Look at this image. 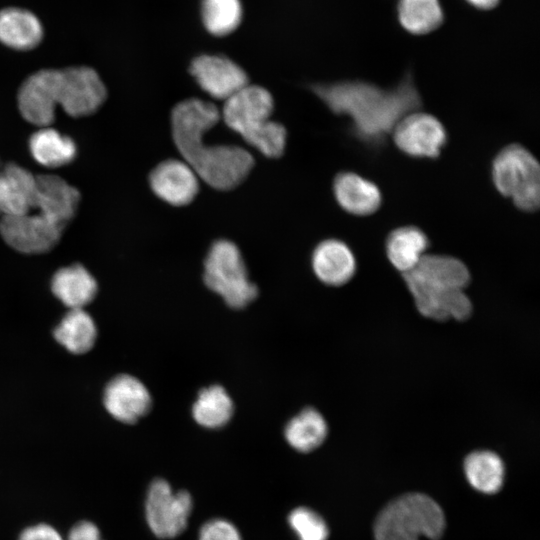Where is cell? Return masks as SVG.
<instances>
[{
  "instance_id": "obj_1",
  "label": "cell",
  "mask_w": 540,
  "mask_h": 540,
  "mask_svg": "<svg viewBox=\"0 0 540 540\" xmlns=\"http://www.w3.org/2000/svg\"><path fill=\"white\" fill-rule=\"evenodd\" d=\"M311 90L332 112L348 116L354 136L372 147H379L404 116L422 106L411 73L390 89L349 80L314 84Z\"/></svg>"
},
{
  "instance_id": "obj_2",
  "label": "cell",
  "mask_w": 540,
  "mask_h": 540,
  "mask_svg": "<svg viewBox=\"0 0 540 540\" xmlns=\"http://www.w3.org/2000/svg\"><path fill=\"white\" fill-rule=\"evenodd\" d=\"M220 117L218 108L211 102L197 98L184 100L172 110V136L183 160L199 179L212 188L230 190L247 177L254 159L240 146L205 142L204 135Z\"/></svg>"
},
{
  "instance_id": "obj_3",
  "label": "cell",
  "mask_w": 540,
  "mask_h": 540,
  "mask_svg": "<svg viewBox=\"0 0 540 540\" xmlns=\"http://www.w3.org/2000/svg\"><path fill=\"white\" fill-rule=\"evenodd\" d=\"M402 275L422 316L435 321H465L471 316L473 305L464 291L471 275L460 259L426 253Z\"/></svg>"
},
{
  "instance_id": "obj_4",
  "label": "cell",
  "mask_w": 540,
  "mask_h": 540,
  "mask_svg": "<svg viewBox=\"0 0 540 540\" xmlns=\"http://www.w3.org/2000/svg\"><path fill=\"white\" fill-rule=\"evenodd\" d=\"M273 109L270 92L248 84L225 100L220 115L250 146L266 157L278 158L285 149L286 129L270 119Z\"/></svg>"
},
{
  "instance_id": "obj_5",
  "label": "cell",
  "mask_w": 540,
  "mask_h": 540,
  "mask_svg": "<svg viewBox=\"0 0 540 540\" xmlns=\"http://www.w3.org/2000/svg\"><path fill=\"white\" fill-rule=\"evenodd\" d=\"M445 529L441 507L422 493H408L389 502L374 523L375 540H438Z\"/></svg>"
},
{
  "instance_id": "obj_6",
  "label": "cell",
  "mask_w": 540,
  "mask_h": 540,
  "mask_svg": "<svg viewBox=\"0 0 540 540\" xmlns=\"http://www.w3.org/2000/svg\"><path fill=\"white\" fill-rule=\"evenodd\" d=\"M203 279L233 309L245 308L258 296V287L248 278L240 250L226 239L211 245L204 261Z\"/></svg>"
},
{
  "instance_id": "obj_7",
  "label": "cell",
  "mask_w": 540,
  "mask_h": 540,
  "mask_svg": "<svg viewBox=\"0 0 540 540\" xmlns=\"http://www.w3.org/2000/svg\"><path fill=\"white\" fill-rule=\"evenodd\" d=\"M496 189L510 198L516 207L534 212L540 204V167L525 147L510 144L496 155L492 164Z\"/></svg>"
},
{
  "instance_id": "obj_8",
  "label": "cell",
  "mask_w": 540,
  "mask_h": 540,
  "mask_svg": "<svg viewBox=\"0 0 540 540\" xmlns=\"http://www.w3.org/2000/svg\"><path fill=\"white\" fill-rule=\"evenodd\" d=\"M192 498L187 491H174L163 479L149 487L145 516L150 530L160 538H173L181 534L188 524Z\"/></svg>"
},
{
  "instance_id": "obj_9",
  "label": "cell",
  "mask_w": 540,
  "mask_h": 540,
  "mask_svg": "<svg viewBox=\"0 0 540 540\" xmlns=\"http://www.w3.org/2000/svg\"><path fill=\"white\" fill-rule=\"evenodd\" d=\"M64 229L36 210L0 219V235L6 244L28 255L50 251L59 242Z\"/></svg>"
},
{
  "instance_id": "obj_10",
  "label": "cell",
  "mask_w": 540,
  "mask_h": 540,
  "mask_svg": "<svg viewBox=\"0 0 540 540\" xmlns=\"http://www.w3.org/2000/svg\"><path fill=\"white\" fill-rule=\"evenodd\" d=\"M106 97L105 85L93 68L77 66L59 70V105L69 116L82 117L94 113Z\"/></svg>"
},
{
  "instance_id": "obj_11",
  "label": "cell",
  "mask_w": 540,
  "mask_h": 540,
  "mask_svg": "<svg viewBox=\"0 0 540 540\" xmlns=\"http://www.w3.org/2000/svg\"><path fill=\"white\" fill-rule=\"evenodd\" d=\"M392 136L403 153L417 158H437L447 141L443 124L435 116L419 111L404 116Z\"/></svg>"
},
{
  "instance_id": "obj_12",
  "label": "cell",
  "mask_w": 540,
  "mask_h": 540,
  "mask_svg": "<svg viewBox=\"0 0 540 540\" xmlns=\"http://www.w3.org/2000/svg\"><path fill=\"white\" fill-rule=\"evenodd\" d=\"M59 69H42L26 78L17 96L22 117L40 127L50 126L55 118L58 99Z\"/></svg>"
},
{
  "instance_id": "obj_13",
  "label": "cell",
  "mask_w": 540,
  "mask_h": 540,
  "mask_svg": "<svg viewBox=\"0 0 540 540\" xmlns=\"http://www.w3.org/2000/svg\"><path fill=\"white\" fill-rule=\"evenodd\" d=\"M190 73L200 88L217 100H227L248 85L245 71L221 55H200L193 59Z\"/></svg>"
},
{
  "instance_id": "obj_14",
  "label": "cell",
  "mask_w": 540,
  "mask_h": 540,
  "mask_svg": "<svg viewBox=\"0 0 540 540\" xmlns=\"http://www.w3.org/2000/svg\"><path fill=\"white\" fill-rule=\"evenodd\" d=\"M103 403L113 418L125 424H134L150 411L152 399L139 379L120 374L107 383Z\"/></svg>"
},
{
  "instance_id": "obj_15",
  "label": "cell",
  "mask_w": 540,
  "mask_h": 540,
  "mask_svg": "<svg viewBox=\"0 0 540 540\" xmlns=\"http://www.w3.org/2000/svg\"><path fill=\"white\" fill-rule=\"evenodd\" d=\"M149 184L157 197L173 206L188 205L199 190V178L194 170L178 159L159 163L149 175Z\"/></svg>"
},
{
  "instance_id": "obj_16",
  "label": "cell",
  "mask_w": 540,
  "mask_h": 540,
  "mask_svg": "<svg viewBox=\"0 0 540 540\" xmlns=\"http://www.w3.org/2000/svg\"><path fill=\"white\" fill-rule=\"evenodd\" d=\"M80 193L74 186L56 175L36 176L34 208L65 228L76 214Z\"/></svg>"
},
{
  "instance_id": "obj_17",
  "label": "cell",
  "mask_w": 540,
  "mask_h": 540,
  "mask_svg": "<svg viewBox=\"0 0 540 540\" xmlns=\"http://www.w3.org/2000/svg\"><path fill=\"white\" fill-rule=\"evenodd\" d=\"M316 277L329 286H342L356 273V258L349 246L338 239H326L314 249L311 258Z\"/></svg>"
},
{
  "instance_id": "obj_18",
  "label": "cell",
  "mask_w": 540,
  "mask_h": 540,
  "mask_svg": "<svg viewBox=\"0 0 540 540\" xmlns=\"http://www.w3.org/2000/svg\"><path fill=\"white\" fill-rule=\"evenodd\" d=\"M36 176L15 163L0 170V217H13L34 208Z\"/></svg>"
},
{
  "instance_id": "obj_19",
  "label": "cell",
  "mask_w": 540,
  "mask_h": 540,
  "mask_svg": "<svg viewBox=\"0 0 540 540\" xmlns=\"http://www.w3.org/2000/svg\"><path fill=\"white\" fill-rule=\"evenodd\" d=\"M333 192L338 204L357 216L375 213L382 202L378 186L354 172H340L334 179Z\"/></svg>"
},
{
  "instance_id": "obj_20",
  "label": "cell",
  "mask_w": 540,
  "mask_h": 540,
  "mask_svg": "<svg viewBox=\"0 0 540 540\" xmlns=\"http://www.w3.org/2000/svg\"><path fill=\"white\" fill-rule=\"evenodd\" d=\"M43 26L31 11L19 7L0 10V42L19 51L35 48L42 41Z\"/></svg>"
},
{
  "instance_id": "obj_21",
  "label": "cell",
  "mask_w": 540,
  "mask_h": 540,
  "mask_svg": "<svg viewBox=\"0 0 540 540\" xmlns=\"http://www.w3.org/2000/svg\"><path fill=\"white\" fill-rule=\"evenodd\" d=\"M51 290L69 309H83L95 298L98 285L84 266L72 264L56 271Z\"/></svg>"
},
{
  "instance_id": "obj_22",
  "label": "cell",
  "mask_w": 540,
  "mask_h": 540,
  "mask_svg": "<svg viewBox=\"0 0 540 540\" xmlns=\"http://www.w3.org/2000/svg\"><path fill=\"white\" fill-rule=\"evenodd\" d=\"M427 235L416 226H403L389 233L385 243L386 255L392 266L402 274L410 271L426 254Z\"/></svg>"
},
{
  "instance_id": "obj_23",
  "label": "cell",
  "mask_w": 540,
  "mask_h": 540,
  "mask_svg": "<svg viewBox=\"0 0 540 540\" xmlns=\"http://www.w3.org/2000/svg\"><path fill=\"white\" fill-rule=\"evenodd\" d=\"M33 159L47 168H58L71 163L77 155L74 140L50 126L40 127L29 139Z\"/></svg>"
},
{
  "instance_id": "obj_24",
  "label": "cell",
  "mask_w": 540,
  "mask_h": 540,
  "mask_svg": "<svg viewBox=\"0 0 540 540\" xmlns=\"http://www.w3.org/2000/svg\"><path fill=\"white\" fill-rule=\"evenodd\" d=\"M328 425L323 415L312 407L301 410L285 426L287 443L303 453L317 449L326 439Z\"/></svg>"
},
{
  "instance_id": "obj_25",
  "label": "cell",
  "mask_w": 540,
  "mask_h": 540,
  "mask_svg": "<svg viewBox=\"0 0 540 540\" xmlns=\"http://www.w3.org/2000/svg\"><path fill=\"white\" fill-rule=\"evenodd\" d=\"M55 340L73 354H84L92 349L97 328L84 309H70L53 332Z\"/></svg>"
},
{
  "instance_id": "obj_26",
  "label": "cell",
  "mask_w": 540,
  "mask_h": 540,
  "mask_svg": "<svg viewBox=\"0 0 540 540\" xmlns=\"http://www.w3.org/2000/svg\"><path fill=\"white\" fill-rule=\"evenodd\" d=\"M234 413L230 395L220 385H211L199 391L192 406V416L202 427L218 429L225 426Z\"/></svg>"
},
{
  "instance_id": "obj_27",
  "label": "cell",
  "mask_w": 540,
  "mask_h": 540,
  "mask_svg": "<svg viewBox=\"0 0 540 540\" xmlns=\"http://www.w3.org/2000/svg\"><path fill=\"white\" fill-rule=\"evenodd\" d=\"M464 472L471 486L480 492L493 494L502 487L504 464L492 451L478 450L468 454L464 460Z\"/></svg>"
},
{
  "instance_id": "obj_28",
  "label": "cell",
  "mask_w": 540,
  "mask_h": 540,
  "mask_svg": "<svg viewBox=\"0 0 540 540\" xmlns=\"http://www.w3.org/2000/svg\"><path fill=\"white\" fill-rule=\"evenodd\" d=\"M397 12L401 26L414 35L431 33L444 21L439 0H399Z\"/></svg>"
},
{
  "instance_id": "obj_29",
  "label": "cell",
  "mask_w": 540,
  "mask_h": 540,
  "mask_svg": "<svg viewBox=\"0 0 540 540\" xmlns=\"http://www.w3.org/2000/svg\"><path fill=\"white\" fill-rule=\"evenodd\" d=\"M202 18L213 35L224 36L234 31L242 19L240 0H202Z\"/></svg>"
},
{
  "instance_id": "obj_30",
  "label": "cell",
  "mask_w": 540,
  "mask_h": 540,
  "mask_svg": "<svg viewBox=\"0 0 540 540\" xmlns=\"http://www.w3.org/2000/svg\"><path fill=\"white\" fill-rule=\"evenodd\" d=\"M288 523L299 540H327L328 527L324 519L307 507H298L291 511Z\"/></svg>"
},
{
  "instance_id": "obj_31",
  "label": "cell",
  "mask_w": 540,
  "mask_h": 540,
  "mask_svg": "<svg viewBox=\"0 0 540 540\" xmlns=\"http://www.w3.org/2000/svg\"><path fill=\"white\" fill-rule=\"evenodd\" d=\"M198 540H242V538L231 522L213 519L202 526Z\"/></svg>"
},
{
  "instance_id": "obj_32",
  "label": "cell",
  "mask_w": 540,
  "mask_h": 540,
  "mask_svg": "<svg viewBox=\"0 0 540 540\" xmlns=\"http://www.w3.org/2000/svg\"><path fill=\"white\" fill-rule=\"evenodd\" d=\"M19 540H64L51 525L40 523L27 527L20 534Z\"/></svg>"
},
{
  "instance_id": "obj_33",
  "label": "cell",
  "mask_w": 540,
  "mask_h": 540,
  "mask_svg": "<svg viewBox=\"0 0 540 540\" xmlns=\"http://www.w3.org/2000/svg\"><path fill=\"white\" fill-rule=\"evenodd\" d=\"M67 540H103L98 527L89 521L75 524L69 532Z\"/></svg>"
},
{
  "instance_id": "obj_34",
  "label": "cell",
  "mask_w": 540,
  "mask_h": 540,
  "mask_svg": "<svg viewBox=\"0 0 540 540\" xmlns=\"http://www.w3.org/2000/svg\"><path fill=\"white\" fill-rule=\"evenodd\" d=\"M469 4L474 6L475 8L481 9V10H490L495 8L500 0H466Z\"/></svg>"
}]
</instances>
